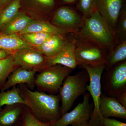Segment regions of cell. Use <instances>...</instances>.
<instances>
[{
	"instance_id": "cell-26",
	"label": "cell",
	"mask_w": 126,
	"mask_h": 126,
	"mask_svg": "<svg viewBox=\"0 0 126 126\" xmlns=\"http://www.w3.org/2000/svg\"><path fill=\"white\" fill-rule=\"evenodd\" d=\"M97 0H79L77 8L83 18H89L96 10Z\"/></svg>"
},
{
	"instance_id": "cell-35",
	"label": "cell",
	"mask_w": 126,
	"mask_h": 126,
	"mask_svg": "<svg viewBox=\"0 0 126 126\" xmlns=\"http://www.w3.org/2000/svg\"><path fill=\"white\" fill-rule=\"evenodd\" d=\"M16 126H18V125H16Z\"/></svg>"
},
{
	"instance_id": "cell-2",
	"label": "cell",
	"mask_w": 126,
	"mask_h": 126,
	"mask_svg": "<svg viewBox=\"0 0 126 126\" xmlns=\"http://www.w3.org/2000/svg\"><path fill=\"white\" fill-rule=\"evenodd\" d=\"M83 18V23L78 34L96 44L109 53L118 42L115 32L98 11L88 18Z\"/></svg>"
},
{
	"instance_id": "cell-32",
	"label": "cell",
	"mask_w": 126,
	"mask_h": 126,
	"mask_svg": "<svg viewBox=\"0 0 126 126\" xmlns=\"http://www.w3.org/2000/svg\"><path fill=\"white\" fill-rule=\"evenodd\" d=\"M11 1V0H0V11Z\"/></svg>"
},
{
	"instance_id": "cell-30",
	"label": "cell",
	"mask_w": 126,
	"mask_h": 126,
	"mask_svg": "<svg viewBox=\"0 0 126 126\" xmlns=\"http://www.w3.org/2000/svg\"><path fill=\"white\" fill-rule=\"evenodd\" d=\"M119 103L126 108V91L115 97Z\"/></svg>"
},
{
	"instance_id": "cell-7",
	"label": "cell",
	"mask_w": 126,
	"mask_h": 126,
	"mask_svg": "<svg viewBox=\"0 0 126 126\" xmlns=\"http://www.w3.org/2000/svg\"><path fill=\"white\" fill-rule=\"evenodd\" d=\"M82 102L78 104L72 111L64 113L54 122L53 126H80L88 123L92 116L94 106L90 103L89 93L83 95Z\"/></svg>"
},
{
	"instance_id": "cell-10",
	"label": "cell",
	"mask_w": 126,
	"mask_h": 126,
	"mask_svg": "<svg viewBox=\"0 0 126 126\" xmlns=\"http://www.w3.org/2000/svg\"><path fill=\"white\" fill-rule=\"evenodd\" d=\"M18 67L40 72L46 67L47 57L33 47L17 50L12 54Z\"/></svg>"
},
{
	"instance_id": "cell-12",
	"label": "cell",
	"mask_w": 126,
	"mask_h": 126,
	"mask_svg": "<svg viewBox=\"0 0 126 126\" xmlns=\"http://www.w3.org/2000/svg\"><path fill=\"white\" fill-rule=\"evenodd\" d=\"M123 5V0H97V10L114 32Z\"/></svg>"
},
{
	"instance_id": "cell-6",
	"label": "cell",
	"mask_w": 126,
	"mask_h": 126,
	"mask_svg": "<svg viewBox=\"0 0 126 126\" xmlns=\"http://www.w3.org/2000/svg\"><path fill=\"white\" fill-rule=\"evenodd\" d=\"M81 67L86 70L89 77V83L87 86V90L93 100L94 108L89 124L90 126H101L99 106L102 94L101 78L106 64L95 66L83 65Z\"/></svg>"
},
{
	"instance_id": "cell-23",
	"label": "cell",
	"mask_w": 126,
	"mask_h": 126,
	"mask_svg": "<svg viewBox=\"0 0 126 126\" xmlns=\"http://www.w3.org/2000/svg\"><path fill=\"white\" fill-rule=\"evenodd\" d=\"M18 67L14 62L12 54L0 60V90L10 74Z\"/></svg>"
},
{
	"instance_id": "cell-28",
	"label": "cell",
	"mask_w": 126,
	"mask_h": 126,
	"mask_svg": "<svg viewBox=\"0 0 126 126\" xmlns=\"http://www.w3.org/2000/svg\"><path fill=\"white\" fill-rule=\"evenodd\" d=\"M33 6L44 10H51L54 7V0H28Z\"/></svg>"
},
{
	"instance_id": "cell-27",
	"label": "cell",
	"mask_w": 126,
	"mask_h": 126,
	"mask_svg": "<svg viewBox=\"0 0 126 126\" xmlns=\"http://www.w3.org/2000/svg\"><path fill=\"white\" fill-rule=\"evenodd\" d=\"M23 126H53L54 122L45 123L36 118L30 109L26 106L23 116Z\"/></svg>"
},
{
	"instance_id": "cell-20",
	"label": "cell",
	"mask_w": 126,
	"mask_h": 126,
	"mask_svg": "<svg viewBox=\"0 0 126 126\" xmlns=\"http://www.w3.org/2000/svg\"><path fill=\"white\" fill-rule=\"evenodd\" d=\"M21 7V0H12L0 11V30L16 16Z\"/></svg>"
},
{
	"instance_id": "cell-11",
	"label": "cell",
	"mask_w": 126,
	"mask_h": 126,
	"mask_svg": "<svg viewBox=\"0 0 126 126\" xmlns=\"http://www.w3.org/2000/svg\"><path fill=\"white\" fill-rule=\"evenodd\" d=\"M76 37L71 33L62 48L57 54L46 58V67L60 64L74 69L78 65L75 55Z\"/></svg>"
},
{
	"instance_id": "cell-24",
	"label": "cell",
	"mask_w": 126,
	"mask_h": 126,
	"mask_svg": "<svg viewBox=\"0 0 126 126\" xmlns=\"http://www.w3.org/2000/svg\"><path fill=\"white\" fill-rule=\"evenodd\" d=\"M53 34H54L36 32L21 34L20 36L26 43L35 47L43 44Z\"/></svg>"
},
{
	"instance_id": "cell-15",
	"label": "cell",
	"mask_w": 126,
	"mask_h": 126,
	"mask_svg": "<svg viewBox=\"0 0 126 126\" xmlns=\"http://www.w3.org/2000/svg\"><path fill=\"white\" fill-rule=\"evenodd\" d=\"M26 105L16 104L5 106L0 110V126H16L22 117Z\"/></svg>"
},
{
	"instance_id": "cell-36",
	"label": "cell",
	"mask_w": 126,
	"mask_h": 126,
	"mask_svg": "<svg viewBox=\"0 0 126 126\" xmlns=\"http://www.w3.org/2000/svg\"></svg>"
},
{
	"instance_id": "cell-4",
	"label": "cell",
	"mask_w": 126,
	"mask_h": 126,
	"mask_svg": "<svg viewBox=\"0 0 126 126\" xmlns=\"http://www.w3.org/2000/svg\"><path fill=\"white\" fill-rule=\"evenodd\" d=\"M73 70L60 64L46 66L35 76V86L38 91L56 94L59 92L66 77Z\"/></svg>"
},
{
	"instance_id": "cell-19",
	"label": "cell",
	"mask_w": 126,
	"mask_h": 126,
	"mask_svg": "<svg viewBox=\"0 0 126 126\" xmlns=\"http://www.w3.org/2000/svg\"><path fill=\"white\" fill-rule=\"evenodd\" d=\"M32 20L29 16L19 12L14 19L0 30V32L6 34L20 33L27 27Z\"/></svg>"
},
{
	"instance_id": "cell-14",
	"label": "cell",
	"mask_w": 126,
	"mask_h": 126,
	"mask_svg": "<svg viewBox=\"0 0 126 126\" xmlns=\"http://www.w3.org/2000/svg\"><path fill=\"white\" fill-rule=\"evenodd\" d=\"M100 117L126 119V108L114 97L101 94L99 106Z\"/></svg>"
},
{
	"instance_id": "cell-25",
	"label": "cell",
	"mask_w": 126,
	"mask_h": 126,
	"mask_svg": "<svg viewBox=\"0 0 126 126\" xmlns=\"http://www.w3.org/2000/svg\"><path fill=\"white\" fill-rule=\"evenodd\" d=\"M115 33L118 44L126 40V8L124 5L118 18Z\"/></svg>"
},
{
	"instance_id": "cell-5",
	"label": "cell",
	"mask_w": 126,
	"mask_h": 126,
	"mask_svg": "<svg viewBox=\"0 0 126 126\" xmlns=\"http://www.w3.org/2000/svg\"><path fill=\"white\" fill-rule=\"evenodd\" d=\"M75 35V55L78 65L95 66L106 64L107 51L95 43Z\"/></svg>"
},
{
	"instance_id": "cell-1",
	"label": "cell",
	"mask_w": 126,
	"mask_h": 126,
	"mask_svg": "<svg viewBox=\"0 0 126 126\" xmlns=\"http://www.w3.org/2000/svg\"><path fill=\"white\" fill-rule=\"evenodd\" d=\"M18 87L26 106L37 119L43 122H54L61 117L59 94L33 91L25 84H20Z\"/></svg>"
},
{
	"instance_id": "cell-31",
	"label": "cell",
	"mask_w": 126,
	"mask_h": 126,
	"mask_svg": "<svg viewBox=\"0 0 126 126\" xmlns=\"http://www.w3.org/2000/svg\"><path fill=\"white\" fill-rule=\"evenodd\" d=\"M13 53L9 51L0 49V60L13 54Z\"/></svg>"
},
{
	"instance_id": "cell-21",
	"label": "cell",
	"mask_w": 126,
	"mask_h": 126,
	"mask_svg": "<svg viewBox=\"0 0 126 126\" xmlns=\"http://www.w3.org/2000/svg\"><path fill=\"white\" fill-rule=\"evenodd\" d=\"M126 60V40L117 44L109 53L106 59L105 69H108L118 63Z\"/></svg>"
},
{
	"instance_id": "cell-13",
	"label": "cell",
	"mask_w": 126,
	"mask_h": 126,
	"mask_svg": "<svg viewBox=\"0 0 126 126\" xmlns=\"http://www.w3.org/2000/svg\"><path fill=\"white\" fill-rule=\"evenodd\" d=\"M36 72L18 67L13 70L1 90L5 91L17 85H26L31 90L35 87L34 80Z\"/></svg>"
},
{
	"instance_id": "cell-9",
	"label": "cell",
	"mask_w": 126,
	"mask_h": 126,
	"mask_svg": "<svg viewBox=\"0 0 126 126\" xmlns=\"http://www.w3.org/2000/svg\"><path fill=\"white\" fill-rule=\"evenodd\" d=\"M52 23L67 33L78 35L82 26L83 18L73 9L63 6L54 12Z\"/></svg>"
},
{
	"instance_id": "cell-17",
	"label": "cell",
	"mask_w": 126,
	"mask_h": 126,
	"mask_svg": "<svg viewBox=\"0 0 126 126\" xmlns=\"http://www.w3.org/2000/svg\"><path fill=\"white\" fill-rule=\"evenodd\" d=\"M33 47L26 43L17 34H6L0 32V49L14 53L23 49Z\"/></svg>"
},
{
	"instance_id": "cell-3",
	"label": "cell",
	"mask_w": 126,
	"mask_h": 126,
	"mask_svg": "<svg viewBox=\"0 0 126 126\" xmlns=\"http://www.w3.org/2000/svg\"><path fill=\"white\" fill-rule=\"evenodd\" d=\"M89 81L88 75L84 69L66 77L59 92L61 102V116L71 109L78 98L86 93Z\"/></svg>"
},
{
	"instance_id": "cell-34",
	"label": "cell",
	"mask_w": 126,
	"mask_h": 126,
	"mask_svg": "<svg viewBox=\"0 0 126 126\" xmlns=\"http://www.w3.org/2000/svg\"><path fill=\"white\" fill-rule=\"evenodd\" d=\"M80 126H90V124H89V122L88 123H87V124H84V125Z\"/></svg>"
},
{
	"instance_id": "cell-8",
	"label": "cell",
	"mask_w": 126,
	"mask_h": 126,
	"mask_svg": "<svg viewBox=\"0 0 126 126\" xmlns=\"http://www.w3.org/2000/svg\"><path fill=\"white\" fill-rule=\"evenodd\" d=\"M104 88L108 96L116 97L126 91V61L107 69Z\"/></svg>"
},
{
	"instance_id": "cell-29",
	"label": "cell",
	"mask_w": 126,
	"mask_h": 126,
	"mask_svg": "<svg viewBox=\"0 0 126 126\" xmlns=\"http://www.w3.org/2000/svg\"><path fill=\"white\" fill-rule=\"evenodd\" d=\"M101 126H126V123L114 118L101 117Z\"/></svg>"
},
{
	"instance_id": "cell-22",
	"label": "cell",
	"mask_w": 126,
	"mask_h": 126,
	"mask_svg": "<svg viewBox=\"0 0 126 126\" xmlns=\"http://www.w3.org/2000/svg\"><path fill=\"white\" fill-rule=\"evenodd\" d=\"M11 90H0V110L2 107L16 104H23L26 105L24 100L20 94L18 87L14 86Z\"/></svg>"
},
{
	"instance_id": "cell-18",
	"label": "cell",
	"mask_w": 126,
	"mask_h": 126,
	"mask_svg": "<svg viewBox=\"0 0 126 126\" xmlns=\"http://www.w3.org/2000/svg\"><path fill=\"white\" fill-rule=\"evenodd\" d=\"M36 32L59 34L67 33L65 31L51 23L43 21L32 20L27 27L19 34L20 35Z\"/></svg>"
},
{
	"instance_id": "cell-16",
	"label": "cell",
	"mask_w": 126,
	"mask_h": 126,
	"mask_svg": "<svg viewBox=\"0 0 126 126\" xmlns=\"http://www.w3.org/2000/svg\"><path fill=\"white\" fill-rule=\"evenodd\" d=\"M64 35L54 34L40 46L33 48L47 58L51 57L59 52L67 40Z\"/></svg>"
},
{
	"instance_id": "cell-33",
	"label": "cell",
	"mask_w": 126,
	"mask_h": 126,
	"mask_svg": "<svg viewBox=\"0 0 126 126\" xmlns=\"http://www.w3.org/2000/svg\"><path fill=\"white\" fill-rule=\"evenodd\" d=\"M76 0H63V2L65 4H71L73 3Z\"/></svg>"
}]
</instances>
